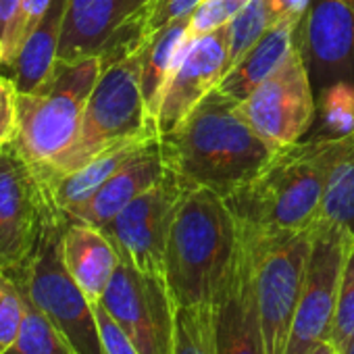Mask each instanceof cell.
I'll return each instance as SVG.
<instances>
[{"label":"cell","instance_id":"cell-1","mask_svg":"<svg viewBox=\"0 0 354 354\" xmlns=\"http://www.w3.org/2000/svg\"><path fill=\"white\" fill-rule=\"evenodd\" d=\"M236 104L215 88L171 133L160 136L165 162L186 188H207L227 198L277 152Z\"/></svg>","mask_w":354,"mask_h":354},{"label":"cell","instance_id":"cell-2","mask_svg":"<svg viewBox=\"0 0 354 354\" xmlns=\"http://www.w3.org/2000/svg\"><path fill=\"white\" fill-rule=\"evenodd\" d=\"M240 254V227L225 198L207 188H186L165 257V283L175 306H217L234 279Z\"/></svg>","mask_w":354,"mask_h":354},{"label":"cell","instance_id":"cell-3","mask_svg":"<svg viewBox=\"0 0 354 354\" xmlns=\"http://www.w3.org/2000/svg\"><path fill=\"white\" fill-rule=\"evenodd\" d=\"M339 138H310L277 148L269 162L225 203L238 227L254 236L310 230L319 221L327 173Z\"/></svg>","mask_w":354,"mask_h":354},{"label":"cell","instance_id":"cell-4","mask_svg":"<svg viewBox=\"0 0 354 354\" xmlns=\"http://www.w3.org/2000/svg\"><path fill=\"white\" fill-rule=\"evenodd\" d=\"M102 73L100 57L57 61L53 75L34 92H17L13 148L36 175L46 173L75 144L88 98Z\"/></svg>","mask_w":354,"mask_h":354},{"label":"cell","instance_id":"cell-5","mask_svg":"<svg viewBox=\"0 0 354 354\" xmlns=\"http://www.w3.org/2000/svg\"><path fill=\"white\" fill-rule=\"evenodd\" d=\"M146 133L154 131L148 123L146 100L142 92L140 53L133 50L102 67V73L88 98L75 144L46 173L36 177L40 182H48L53 177L80 169L96 154L121 142Z\"/></svg>","mask_w":354,"mask_h":354},{"label":"cell","instance_id":"cell-6","mask_svg":"<svg viewBox=\"0 0 354 354\" xmlns=\"http://www.w3.org/2000/svg\"><path fill=\"white\" fill-rule=\"evenodd\" d=\"M67 221L61 213L48 217L28 265L13 277L73 354H106L96 308L63 263L61 240Z\"/></svg>","mask_w":354,"mask_h":354},{"label":"cell","instance_id":"cell-7","mask_svg":"<svg viewBox=\"0 0 354 354\" xmlns=\"http://www.w3.org/2000/svg\"><path fill=\"white\" fill-rule=\"evenodd\" d=\"M313 227L277 236H254L240 230L252 254V283L267 354H286L304 283Z\"/></svg>","mask_w":354,"mask_h":354},{"label":"cell","instance_id":"cell-8","mask_svg":"<svg viewBox=\"0 0 354 354\" xmlns=\"http://www.w3.org/2000/svg\"><path fill=\"white\" fill-rule=\"evenodd\" d=\"M354 236L329 221H317L304 271V283L286 354H310L329 344L339 281Z\"/></svg>","mask_w":354,"mask_h":354},{"label":"cell","instance_id":"cell-9","mask_svg":"<svg viewBox=\"0 0 354 354\" xmlns=\"http://www.w3.org/2000/svg\"><path fill=\"white\" fill-rule=\"evenodd\" d=\"M236 106L242 119L275 148L300 142L317 117V100L298 44H294L286 61Z\"/></svg>","mask_w":354,"mask_h":354},{"label":"cell","instance_id":"cell-10","mask_svg":"<svg viewBox=\"0 0 354 354\" xmlns=\"http://www.w3.org/2000/svg\"><path fill=\"white\" fill-rule=\"evenodd\" d=\"M186 186L169 167L150 190L131 201L102 232L119 259L136 271L165 281V257L173 217Z\"/></svg>","mask_w":354,"mask_h":354},{"label":"cell","instance_id":"cell-11","mask_svg":"<svg viewBox=\"0 0 354 354\" xmlns=\"http://www.w3.org/2000/svg\"><path fill=\"white\" fill-rule=\"evenodd\" d=\"M100 304L140 354H175L177 306L162 279L121 261Z\"/></svg>","mask_w":354,"mask_h":354},{"label":"cell","instance_id":"cell-12","mask_svg":"<svg viewBox=\"0 0 354 354\" xmlns=\"http://www.w3.org/2000/svg\"><path fill=\"white\" fill-rule=\"evenodd\" d=\"M55 213L59 211L19 152L13 146L0 152V271H24Z\"/></svg>","mask_w":354,"mask_h":354},{"label":"cell","instance_id":"cell-13","mask_svg":"<svg viewBox=\"0 0 354 354\" xmlns=\"http://www.w3.org/2000/svg\"><path fill=\"white\" fill-rule=\"evenodd\" d=\"M148 0H69L59 59L100 57L102 67L138 50Z\"/></svg>","mask_w":354,"mask_h":354},{"label":"cell","instance_id":"cell-14","mask_svg":"<svg viewBox=\"0 0 354 354\" xmlns=\"http://www.w3.org/2000/svg\"><path fill=\"white\" fill-rule=\"evenodd\" d=\"M230 69L227 26L194 40L175 59L162 88L152 121L154 133L167 136L180 125L192 109L213 92Z\"/></svg>","mask_w":354,"mask_h":354},{"label":"cell","instance_id":"cell-15","mask_svg":"<svg viewBox=\"0 0 354 354\" xmlns=\"http://www.w3.org/2000/svg\"><path fill=\"white\" fill-rule=\"evenodd\" d=\"M313 88L354 84V0H310L296 34Z\"/></svg>","mask_w":354,"mask_h":354},{"label":"cell","instance_id":"cell-16","mask_svg":"<svg viewBox=\"0 0 354 354\" xmlns=\"http://www.w3.org/2000/svg\"><path fill=\"white\" fill-rule=\"evenodd\" d=\"M167 173V162L160 146V138H152L138 154H133L117 173L80 207L67 213L69 221L104 227L111 223L131 201L150 190Z\"/></svg>","mask_w":354,"mask_h":354},{"label":"cell","instance_id":"cell-17","mask_svg":"<svg viewBox=\"0 0 354 354\" xmlns=\"http://www.w3.org/2000/svg\"><path fill=\"white\" fill-rule=\"evenodd\" d=\"M215 352L267 354L252 283V254L244 238L234 279L221 302L215 306Z\"/></svg>","mask_w":354,"mask_h":354},{"label":"cell","instance_id":"cell-18","mask_svg":"<svg viewBox=\"0 0 354 354\" xmlns=\"http://www.w3.org/2000/svg\"><path fill=\"white\" fill-rule=\"evenodd\" d=\"M63 263L86 294V298L96 306L100 304L121 259L109 240V236L94 225L67 221L61 240Z\"/></svg>","mask_w":354,"mask_h":354},{"label":"cell","instance_id":"cell-19","mask_svg":"<svg viewBox=\"0 0 354 354\" xmlns=\"http://www.w3.org/2000/svg\"><path fill=\"white\" fill-rule=\"evenodd\" d=\"M300 24L302 19H288V21L273 24L261 36V40L230 67L217 90L236 102L248 98L286 61V57L296 44V34L300 30Z\"/></svg>","mask_w":354,"mask_h":354},{"label":"cell","instance_id":"cell-20","mask_svg":"<svg viewBox=\"0 0 354 354\" xmlns=\"http://www.w3.org/2000/svg\"><path fill=\"white\" fill-rule=\"evenodd\" d=\"M152 138H156V133H146V136L121 142V144L96 154L94 158H90L86 165H82L75 171L53 177V180H48V182H40L44 186V190H46V196H48L50 205L61 215L67 217L69 211H73L75 207L86 203L113 173H117Z\"/></svg>","mask_w":354,"mask_h":354},{"label":"cell","instance_id":"cell-21","mask_svg":"<svg viewBox=\"0 0 354 354\" xmlns=\"http://www.w3.org/2000/svg\"><path fill=\"white\" fill-rule=\"evenodd\" d=\"M67 7L69 0H53L44 17L38 21V26L32 30V34L9 63L11 82L19 94L34 92L53 75L59 61Z\"/></svg>","mask_w":354,"mask_h":354},{"label":"cell","instance_id":"cell-22","mask_svg":"<svg viewBox=\"0 0 354 354\" xmlns=\"http://www.w3.org/2000/svg\"><path fill=\"white\" fill-rule=\"evenodd\" d=\"M188 19H177L154 34H150L138 48L140 53V67H142V92L146 100V113H148V123L152 127L158 100L162 94V88L167 84V77L175 65V59L180 55L186 44V28ZM154 131V129H152Z\"/></svg>","mask_w":354,"mask_h":354},{"label":"cell","instance_id":"cell-23","mask_svg":"<svg viewBox=\"0 0 354 354\" xmlns=\"http://www.w3.org/2000/svg\"><path fill=\"white\" fill-rule=\"evenodd\" d=\"M319 219L339 225L354 236V133L339 138L327 173Z\"/></svg>","mask_w":354,"mask_h":354},{"label":"cell","instance_id":"cell-24","mask_svg":"<svg viewBox=\"0 0 354 354\" xmlns=\"http://www.w3.org/2000/svg\"><path fill=\"white\" fill-rule=\"evenodd\" d=\"M317 115L321 121L319 138H344L354 133V84L339 80L321 88Z\"/></svg>","mask_w":354,"mask_h":354},{"label":"cell","instance_id":"cell-25","mask_svg":"<svg viewBox=\"0 0 354 354\" xmlns=\"http://www.w3.org/2000/svg\"><path fill=\"white\" fill-rule=\"evenodd\" d=\"M24 292V290H21ZM26 310L19 335L7 354H73L44 313L24 294Z\"/></svg>","mask_w":354,"mask_h":354},{"label":"cell","instance_id":"cell-26","mask_svg":"<svg viewBox=\"0 0 354 354\" xmlns=\"http://www.w3.org/2000/svg\"><path fill=\"white\" fill-rule=\"evenodd\" d=\"M175 354H217L215 306L177 308Z\"/></svg>","mask_w":354,"mask_h":354},{"label":"cell","instance_id":"cell-27","mask_svg":"<svg viewBox=\"0 0 354 354\" xmlns=\"http://www.w3.org/2000/svg\"><path fill=\"white\" fill-rule=\"evenodd\" d=\"M273 26L269 9L265 0H250V3L227 24V53H230V67L248 50L252 48L261 36ZM230 71V69H227Z\"/></svg>","mask_w":354,"mask_h":354},{"label":"cell","instance_id":"cell-28","mask_svg":"<svg viewBox=\"0 0 354 354\" xmlns=\"http://www.w3.org/2000/svg\"><path fill=\"white\" fill-rule=\"evenodd\" d=\"M354 337V240L348 250L342 281H339V296H337V308L335 319L329 335V344L342 354L346 346Z\"/></svg>","mask_w":354,"mask_h":354},{"label":"cell","instance_id":"cell-29","mask_svg":"<svg viewBox=\"0 0 354 354\" xmlns=\"http://www.w3.org/2000/svg\"><path fill=\"white\" fill-rule=\"evenodd\" d=\"M26 310V298L19 281L0 271V354H7L15 344Z\"/></svg>","mask_w":354,"mask_h":354},{"label":"cell","instance_id":"cell-30","mask_svg":"<svg viewBox=\"0 0 354 354\" xmlns=\"http://www.w3.org/2000/svg\"><path fill=\"white\" fill-rule=\"evenodd\" d=\"M246 5L248 3H244V0H203L188 19L186 40H184L186 48L194 40L227 26Z\"/></svg>","mask_w":354,"mask_h":354},{"label":"cell","instance_id":"cell-31","mask_svg":"<svg viewBox=\"0 0 354 354\" xmlns=\"http://www.w3.org/2000/svg\"><path fill=\"white\" fill-rule=\"evenodd\" d=\"M50 3L53 0H21V5L7 30L5 42L0 46V65L9 67V63L13 61V57L17 55L21 44L26 42V38L32 34V30L38 26V21L48 11Z\"/></svg>","mask_w":354,"mask_h":354},{"label":"cell","instance_id":"cell-32","mask_svg":"<svg viewBox=\"0 0 354 354\" xmlns=\"http://www.w3.org/2000/svg\"><path fill=\"white\" fill-rule=\"evenodd\" d=\"M203 3V0H148L142 15V36L144 40L154 34L156 30L177 21L190 17L192 11Z\"/></svg>","mask_w":354,"mask_h":354},{"label":"cell","instance_id":"cell-33","mask_svg":"<svg viewBox=\"0 0 354 354\" xmlns=\"http://www.w3.org/2000/svg\"><path fill=\"white\" fill-rule=\"evenodd\" d=\"M3 67V65H0ZM17 129V90L0 69V152L13 146Z\"/></svg>","mask_w":354,"mask_h":354},{"label":"cell","instance_id":"cell-34","mask_svg":"<svg viewBox=\"0 0 354 354\" xmlns=\"http://www.w3.org/2000/svg\"><path fill=\"white\" fill-rule=\"evenodd\" d=\"M94 308H96V317H98V325H100V335H102V344H104L106 354H140L133 348V344L127 339L123 329L104 310V306L96 304Z\"/></svg>","mask_w":354,"mask_h":354},{"label":"cell","instance_id":"cell-35","mask_svg":"<svg viewBox=\"0 0 354 354\" xmlns=\"http://www.w3.org/2000/svg\"><path fill=\"white\" fill-rule=\"evenodd\" d=\"M273 24L288 21V19H304L310 0H265Z\"/></svg>","mask_w":354,"mask_h":354},{"label":"cell","instance_id":"cell-36","mask_svg":"<svg viewBox=\"0 0 354 354\" xmlns=\"http://www.w3.org/2000/svg\"><path fill=\"white\" fill-rule=\"evenodd\" d=\"M19 5H21V0H0V46L5 42L7 30H9Z\"/></svg>","mask_w":354,"mask_h":354},{"label":"cell","instance_id":"cell-37","mask_svg":"<svg viewBox=\"0 0 354 354\" xmlns=\"http://www.w3.org/2000/svg\"><path fill=\"white\" fill-rule=\"evenodd\" d=\"M310 354H339L331 344H323V346H319L315 352H310Z\"/></svg>","mask_w":354,"mask_h":354},{"label":"cell","instance_id":"cell-38","mask_svg":"<svg viewBox=\"0 0 354 354\" xmlns=\"http://www.w3.org/2000/svg\"><path fill=\"white\" fill-rule=\"evenodd\" d=\"M342 354H354V337H352V342L346 346V350H344Z\"/></svg>","mask_w":354,"mask_h":354},{"label":"cell","instance_id":"cell-39","mask_svg":"<svg viewBox=\"0 0 354 354\" xmlns=\"http://www.w3.org/2000/svg\"><path fill=\"white\" fill-rule=\"evenodd\" d=\"M244 3H250V0H244Z\"/></svg>","mask_w":354,"mask_h":354}]
</instances>
